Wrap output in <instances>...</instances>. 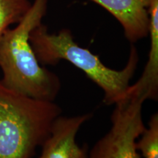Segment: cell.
I'll use <instances>...</instances> for the list:
<instances>
[{"label":"cell","mask_w":158,"mask_h":158,"mask_svg":"<svg viewBox=\"0 0 158 158\" xmlns=\"http://www.w3.org/2000/svg\"><path fill=\"white\" fill-rule=\"evenodd\" d=\"M144 102L142 98L131 96L114 105L111 127L96 142L88 158H141L135 142L146 128L142 115Z\"/></svg>","instance_id":"4"},{"label":"cell","mask_w":158,"mask_h":158,"mask_svg":"<svg viewBox=\"0 0 158 158\" xmlns=\"http://www.w3.org/2000/svg\"><path fill=\"white\" fill-rule=\"evenodd\" d=\"M48 0H35L14 28L7 29L0 39L2 84L29 98L54 101L61 81L54 73L42 66L29 42V35L42 23Z\"/></svg>","instance_id":"1"},{"label":"cell","mask_w":158,"mask_h":158,"mask_svg":"<svg viewBox=\"0 0 158 158\" xmlns=\"http://www.w3.org/2000/svg\"><path fill=\"white\" fill-rule=\"evenodd\" d=\"M62 111L54 101L19 94L0 81V158H32Z\"/></svg>","instance_id":"3"},{"label":"cell","mask_w":158,"mask_h":158,"mask_svg":"<svg viewBox=\"0 0 158 158\" xmlns=\"http://www.w3.org/2000/svg\"><path fill=\"white\" fill-rule=\"evenodd\" d=\"M91 117V114L58 116L40 146L42 150L38 158H88L87 144L80 147L76 143V135Z\"/></svg>","instance_id":"5"},{"label":"cell","mask_w":158,"mask_h":158,"mask_svg":"<svg viewBox=\"0 0 158 158\" xmlns=\"http://www.w3.org/2000/svg\"><path fill=\"white\" fill-rule=\"evenodd\" d=\"M29 42L42 66L56 65L66 60L80 69L104 92L103 102L115 105L125 98L139 62L137 49L130 48L127 64L120 70L106 66L98 56L75 42L70 30L63 29L58 33H49L42 23L29 35Z\"/></svg>","instance_id":"2"},{"label":"cell","mask_w":158,"mask_h":158,"mask_svg":"<svg viewBox=\"0 0 158 158\" xmlns=\"http://www.w3.org/2000/svg\"><path fill=\"white\" fill-rule=\"evenodd\" d=\"M150 49L149 58L141 76L130 85L126 96L142 98L145 100L158 98V0H149Z\"/></svg>","instance_id":"7"},{"label":"cell","mask_w":158,"mask_h":158,"mask_svg":"<svg viewBox=\"0 0 158 158\" xmlns=\"http://www.w3.org/2000/svg\"><path fill=\"white\" fill-rule=\"evenodd\" d=\"M135 148L143 158H158V114L150 118L146 127L135 142Z\"/></svg>","instance_id":"9"},{"label":"cell","mask_w":158,"mask_h":158,"mask_svg":"<svg viewBox=\"0 0 158 158\" xmlns=\"http://www.w3.org/2000/svg\"><path fill=\"white\" fill-rule=\"evenodd\" d=\"M107 10L121 23L124 36L131 43L149 32V0H92Z\"/></svg>","instance_id":"6"},{"label":"cell","mask_w":158,"mask_h":158,"mask_svg":"<svg viewBox=\"0 0 158 158\" xmlns=\"http://www.w3.org/2000/svg\"><path fill=\"white\" fill-rule=\"evenodd\" d=\"M31 5L29 0H0V39L10 26L22 20Z\"/></svg>","instance_id":"8"}]
</instances>
